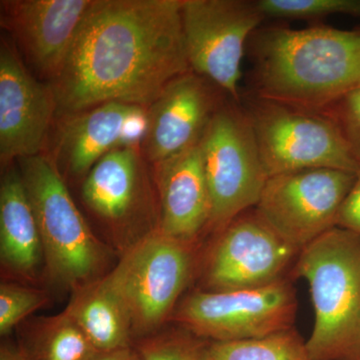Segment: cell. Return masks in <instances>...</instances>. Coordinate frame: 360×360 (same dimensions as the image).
I'll list each match as a JSON object with an SVG mask.
<instances>
[{
    "instance_id": "obj_1",
    "label": "cell",
    "mask_w": 360,
    "mask_h": 360,
    "mask_svg": "<svg viewBox=\"0 0 360 360\" xmlns=\"http://www.w3.org/2000/svg\"><path fill=\"white\" fill-rule=\"evenodd\" d=\"M181 7L182 0H92L52 82L58 112L105 103L148 108L191 70Z\"/></svg>"
},
{
    "instance_id": "obj_2",
    "label": "cell",
    "mask_w": 360,
    "mask_h": 360,
    "mask_svg": "<svg viewBox=\"0 0 360 360\" xmlns=\"http://www.w3.org/2000/svg\"><path fill=\"white\" fill-rule=\"evenodd\" d=\"M255 96L322 110L360 89V28L259 27L248 42Z\"/></svg>"
},
{
    "instance_id": "obj_3",
    "label": "cell",
    "mask_w": 360,
    "mask_h": 360,
    "mask_svg": "<svg viewBox=\"0 0 360 360\" xmlns=\"http://www.w3.org/2000/svg\"><path fill=\"white\" fill-rule=\"evenodd\" d=\"M293 269L314 305L310 359L360 360L359 234L333 227L300 251Z\"/></svg>"
},
{
    "instance_id": "obj_4",
    "label": "cell",
    "mask_w": 360,
    "mask_h": 360,
    "mask_svg": "<svg viewBox=\"0 0 360 360\" xmlns=\"http://www.w3.org/2000/svg\"><path fill=\"white\" fill-rule=\"evenodd\" d=\"M18 161L49 278L73 291L108 274L110 250L89 229L54 161L40 153Z\"/></svg>"
},
{
    "instance_id": "obj_5",
    "label": "cell",
    "mask_w": 360,
    "mask_h": 360,
    "mask_svg": "<svg viewBox=\"0 0 360 360\" xmlns=\"http://www.w3.org/2000/svg\"><path fill=\"white\" fill-rule=\"evenodd\" d=\"M267 175L312 168L360 169L335 120L321 110L296 108L253 94L243 106Z\"/></svg>"
},
{
    "instance_id": "obj_6",
    "label": "cell",
    "mask_w": 360,
    "mask_h": 360,
    "mask_svg": "<svg viewBox=\"0 0 360 360\" xmlns=\"http://www.w3.org/2000/svg\"><path fill=\"white\" fill-rule=\"evenodd\" d=\"M200 146L212 201L208 231L219 233L257 205L269 175L250 120L238 101H224Z\"/></svg>"
},
{
    "instance_id": "obj_7",
    "label": "cell",
    "mask_w": 360,
    "mask_h": 360,
    "mask_svg": "<svg viewBox=\"0 0 360 360\" xmlns=\"http://www.w3.org/2000/svg\"><path fill=\"white\" fill-rule=\"evenodd\" d=\"M194 245L153 229L110 270L129 309L134 342L160 331L172 316L193 276Z\"/></svg>"
},
{
    "instance_id": "obj_8",
    "label": "cell",
    "mask_w": 360,
    "mask_h": 360,
    "mask_svg": "<svg viewBox=\"0 0 360 360\" xmlns=\"http://www.w3.org/2000/svg\"><path fill=\"white\" fill-rule=\"evenodd\" d=\"M297 300L285 278L255 288L195 290L170 316L179 328L212 342L264 338L293 328Z\"/></svg>"
},
{
    "instance_id": "obj_9",
    "label": "cell",
    "mask_w": 360,
    "mask_h": 360,
    "mask_svg": "<svg viewBox=\"0 0 360 360\" xmlns=\"http://www.w3.org/2000/svg\"><path fill=\"white\" fill-rule=\"evenodd\" d=\"M181 15L191 70L239 103L246 46L265 18L257 0H182Z\"/></svg>"
},
{
    "instance_id": "obj_10",
    "label": "cell",
    "mask_w": 360,
    "mask_h": 360,
    "mask_svg": "<svg viewBox=\"0 0 360 360\" xmlns=\"http://www.w3.org/2000/svg\"><path fill=\"white\" fill-rule=\"evenodd\" d=\"M356 174L312 168L269 176L255 206L288 243L302 251L336 226Z\"/></svg>"
},
{
    "instance_id": "obj_11",
    "label": "cell",
    "mask_w": 360,
    "mask_h": 360,
    "mask_svg": "<svg viewBox=\"0 0 360 360\" xmlns=\"http://www.w3.org/2000/svg\"><path fill=\"white\" fill-rule=\"evenodd\" d=\"M217 234L203 269L205 290H245L284 278L300 251L257 212L241 213Z\"/></svg>"
},
{
    "instance_id": "obj_12",
    "label": "cell",
    "mask_w": 360,
    "mask_h": 360,
    "mask_svg": "<svg viewBox=\"0 0 360 360\" xmlns=\"http://www.w3.org/2000/svg\"><path fill=\"white\" fill-rule=\"evenodd\" d=\"M219 87L193 70L175 78L148 106L141 149L160 165L200 143L224 103Z\"/></svg>"
},
{
    "instance_id": "obj_13",
    "label": "cell",
    "mask_w": 360,
    "mask_h": 360,
    "mask_svg": "<svg viewBox=\"0 0 360 360\" xmlns=\"http://www.w3.org/2000/svg\"><path fill=\"white\" fill-rule=\"evenodd\" d=\"M58 111L51 85L37 82L26 70L13 45L0 47V158L39 155Z\"/></svg>"
},
{
    "instance_id": "obj_14",
    "label": "cell",
    "mask_w": 360,
    "mask_h": 360,
    "mask_svg": "<svg viewBox=\"0 0 360 360\" xmlns=\"http://www.w3.org/2000/svg\"><path fill=\"white\" fill-rule=\"evenodd\" d=\"M148 108L105 103L65 116L59 125L53 160L72 176H86L103 156L122 146H139Z\"/></svg>"
},
{
    "instance_id": "obj_15",
    "label": "cell",
    "mask_w": 360,
    "mask_h": 360,
    "mask_svg": "<svg viewBox=\"0 0 360 360\" xmlns=\"http://www.w3.org/2000/svg\"><path fill=\"white\" fill-rule=\"evenodd\" d=\"M92 0H6L1 25L11 32L35 70L58 77Z\"/></svg>"
},
{
    "instance_id": "obj_16",
    "label": "cell",
    "mask_w": 360,
    "mask_h": 360,
    "mask_svg": "<svg viewBox=\"0 0 360 360\" xmlns=\"http://www.w3.org/2000/svg\"><path fill=\"white\" fill-rule=\"evenodd\" d=\"M155 167L160 198L158 231L195 245L201 234L208 231L212 219L200 144Z\"/></svg>"
},
{
    "instance_id": "obj_17",
    "label": "cell",
    "mask_w": 360,
    "mask_h": 360,
    "mask_svg": "<svg viewBox=\"0 0 360 360\" xmlns=\"http://www.w3.org/2000/svg\"><path fill=\"white\" fill-rule=\"evenodd\" d=\"M139 146H122L103 156L85 176L82 200L120 238L131 248L130 227L144 201ZM125 250V251H127ZM124 251V252H125Z\"/></svg>"
},
{
    "instance_id": "obj_18",
    "label": "cell",
    "mask_w": 360,
    "mask_h": 360,
    "mask_svg": "<svg viewBox=\"0 0 360 360\" xmlns=\"http://www.w3.org/2000/svg\"><path fill=\"white\" fill-rule=\"evenodd\" d=\"M0 259L6 274L37 278L44 258L37 217L20 172L11 170L0 186Z\"/></svg>"
},
{
    "instance_id": "obj_19",
    "label": "cell",
    "mask_w": 360,
    "mask_h": 360,
    "mask_svg": "<svg viewBox=\"0 0 360 360\" xmlns=\"http://www.w3.org/2000/svg\"><path fill=\"white\" fill-rule=\"evenodd\" d=\"M101 352L134 345L124 300L108 274L72 291L65 309Z\"/></svg>"
},
{
    "instance_id": "obj_20",
    "label": "cell",
    "mask_w": 360,
    "mask_h": 360,
    "mask_svg": "<svg viewBox=\"0 0 360 360\" xmlns=\"http://www.w3.org/2000/svg\"><path fill=\"white\" fill-rule=\"evenodd\" d=\"M18 347L30 360H94L101 354L65 310L25 321Z\"/></svg>"
},
{
    "instance_id": "obj_21",
    "label": "cell",
    "mask_w": 360,
    "mask_h": 360,
    "mask_svg": "<svg viewBox=\"0 0 360 360\" xmlns=\"http://www.w3.org/2000/svg\"><path fill=\"white\" fill-rule=\"evenodd\" d=\"M212 360H311L304 341L295 328L264 338L212 342Z\"/></svg>"
},
{
    "instance_id": "obj_22",
    "label": "cell",
    "mask_w": 360,
    "mask_h": 360,
    "mask_svg": "<svg viewBox=\"0 0 360 360\" xmlns=\"http://www.w3.org/2000/svg\"><path fill=\"white\" fill-rule=\"evenodd\" d=\"M210 345L182 328L160 329L134 342L141 360H212Z\"/></svg>"
},
{
    "instance_id": "obj_23",
    "label": "cell",
    "mask_w": 360,
    "mask_h": 360,
    "mask_svg": "<svg viewBox=\"0 0 360 360\" xmlns=\"http://www.w3.org/2000/svg\"><path fill=\"white\" fill-rule=\"evenodd\" d=\"M265 18L319 20L329 15L360 18V0H257Z\"/></svg>"
},
{
    "instance_id": "obj_24",
    "label": "cell",
    "mask_w": 360,
    "mask_h": 360,
    "mask_svg": "<svg viewBox=\"0 0 360 360\" xmlns=\"http://www.w3.org/2000/svg\"><path fill=\"white\" fill-rule=\"evenodd\" d=\"M49 302L44 290L13 283L0 286V335H9L21 322Z\"/></svg>"
},
{
    "instance_id": "obj_25",
    "label": "cell",
    "mask_w": 360,
    "mask_h": 360,
    "mask_svg": "<svg viewBox=\"0 0 360 360\" xmlns=\"http://www.w3.org/2000/svg\"><path fill=\"white\" fill-rule=\"evenodd\" d=\"M321 111L335 120L360 163V89L345 94Z\"/></svg>"
},
{
    "instance_id": "obj_26",
    "label": "cell",
    "mask_w": 360,
    "mask_h": 360,
    "mask_svg": "<svg viewBox=\"0 0 360 360\" xmlns=\"http://www.w3.org/2000/svg\"><path fill=\"white\" fill-rule=\"evenodd\" d=\"M336 226L360 236V169L338 213Z\"/></svg>"
},
{
    "instance_id": "obj_27",
    "label": "cell",
    "mask_w": 360,
    "mask_h": 360,
    "mask_svg": "<svg viewBox=\"0 0 360 360\" xmlns=\"http://www.w3.org/2000/svg\"><path fill=\"white\" fill-rule=\"evenodd\" d=\"M94 360H141L134 345L108 352H101Z\"/></svg>"
},
{
    "instance_id": "obj_28",
    "label": "cell",
    "mask_w": 360,
    "mask_h": 360,
    "mask_svg": "<svg viewBox=\"0 0 360 360\" xmlns=\"http://www.w3.org/2000/svg\"><path fill=\"white\" fill-rule=\"evenodd\" d=\"M0 360H30L20 347L4 343L0 347Z\"/></svg>"
}]
</instances>
